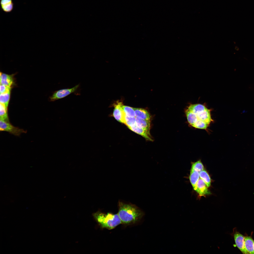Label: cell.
Segmentation results:
<instances>
[{
  "instance_id": "19",
  "label": "cell",
  "mask_w": 254,
  "mask_h": 254,
  "mask_svg": "<svg viewBox=\"0 0 254 254\" xmlns=\"http://www.w3.org/2000/svg\"><path fill=\"white\" fill-rule=\"evenodd\" d=\"M199 173L200 178L204 181L207 187H209L210 185L211 180L208 173L206 171L203 170L200 172Z\"/></svg>"
},
{
  "instance_id": "7",
  "label": "cell",
  "mask_w": 254,
  "mask_h": 254,
  "mask_svg": "<svg viewBox=\"0 0 254 254\" xmlns=\"http://www.w3.org/2000/svg\"><path fill=\"white\" fill-rule=\"evenodd\" d=\"M115 105L113 112V116L115 119L119 122L124 123L125 114L122 108V103L118 102Z\"/></svg>"
},
{
  "instance_id": "8",
  "label": "cell",
  "mask_w": 254,
  "mask_h": 254,
  "mask_svg": "<svg viewBox=\"0 0 254 254\" xmlns=\"http://www.w3.org/2000/svg\"><path fill=\"white\" fill-rule=\"evenodd\" d=\"M204 181L200 178H199L194 190L201 196L210 194Z\"/></svg>"
},
{
  "instance_id": "9",
  "label": "cell",
  "mask_w": 254,
  "mask_h": 254,
  "mask_svg": "<svg viewBox=\"0 0 254 254\" xmlns=\"http://www.w3.org/2000/svg\"><path fill=\"white\" fill-rule=\"evenodd\" d=\"M128 128L132 131L142 136L147 140L152 141H153L150 132L144 129L139 127L136 125Z\"/></svg>"
},
{
  "instance_id": "17",
  "label": "cell",
  "mask_w": 254,
  "mask_h": 254,
  "mask_svg": "<svg viewBox=\"0 0 254 254\" xmlns=\"http://www.w3.org/2000/svg\"><path fill=\"white\" fill-rule=\"evenodd\" d=\"M0 120L9 122L8 113V108L4 104L0 103Z\"/></svg>"
},
{
  "instance_id": "10",
  "label": "cell",
  "mask_w": 254,
  "mask_h": 254,
  "mask_svg": "<svg viewBox=\"0 0 254 254\" xmlns=\"http://www.w3.org/2000/svg\"><path fill=\"white\" fill-rule=\"evenodd\" d=\"M12 75H9L0 72V84L10 87L13 83Z\"/></svg>"
},
{
  "instance_id": "23",
  "label": "cell",
  "mask_w": 254,
  "mask_h": 254,
  "mask_svg": "<svg viewBox=\"0 0 254 254\" xmlns=\"http://www.w3.org/2000/svg\"><path fill=\"white\" fill-rule=\"evenodd\" d=\"M209 125L204 121L198 120L192 127L197 128L206 130Z\"/></svg>"
},
{
  "instance_id": "13",
  "label": "cell",
  "mask_w": 254,
  "mask_h": 254,
  "mask_svg": "<svg viewBox=\"0 0 254 254\" xmlns=\"http://www.w3.org/2000/svg\"><path fill=\"white\" fill-rule=\"evenodd\" d=\"M135 122L136 125L137 126L144 129L150 132V120L143 119L135 117Z\"/></svg>"
},
{
  "instance_id": "12",
  "label": "cell",
  "mask_w": 254,
  "mask_h": 254,
  "mask_svg": "<svg viewBox=\"0 0 254 254\" xmlns=\"http://www.w3.org/2000/svg\"><path fill=\"white\" fill-rule=\"evenodd\" d=\"M134 110L136 117L143 119L150 120V115L146 110L139 108H134Z\"/></svg>"
},
{
  "instance_id": "6",
  "label": "cell",
  "mask_w": 254,
  "mask_h": 254,
  "mask_svg": "<svg viewBox=\"0 0 254 254\" xmlns=\"http://www.w3.org/2000/svg\"><path fill=\"white\" fill-rule=\"evenodd\" d=\"M232 234L235 244L243 254H249L245 246V237L238 232L234 231Z\"/></svg>"
},
{
  "instance_id": "14",
  "label": "cell",
  "mask_w": 254,
  "mask_h": 254,
  "mask_svg": "<svg viewBox=\"0 0 254 254\" xmlns=\"http://www.w3.org/2000/svg\"><path fill=\"white\" fill-rule=\"evenodd\" d=\"M245 246L249 254H254V240L250 236L245 237Z\"/></svg>"
},
{
  "instance_id": "4",
  "label": "cell",
  "mask_w": 254,
  "mask_h": 254,
  "mask_svg": "<svg viewBox=\"0 0 254 254\" xmlns=\"http://www.w3.org/2000/svg\"><path fill=\"white\" fill-rule=\"evenodd\" d=\"M0 131L8 132L14 135L19 136L22 133H26L27 131L12 125L9 122L0 120Z\"/></svg>"
},
{
  "instance_id": "1",
  "label": "cell",
  "mask_w": 254,
  "mask_h": 254,
  "mask_svg": "<svg viewBox=\"0 0 254 254\" xmlns=\"http://www.w3.org/2000/svg\"><path fill=\"white\" fill-rule=\"evenodd\" d=\"M118 213L122 223L126 224H134L139 222L143 218L144 213L136 205L130 203L118 202Z\"/></svg>"
},
{
  "instance_id": "11",
  "label": "cell",
  "mask_w": 254,
  "mask_h": 254,
  "mask_svg": "<svg viewBox=\"0 0 254 254\" xmlns=\"http://www.w3.org/2000/svg\"><path fill=\"white\" fill-rule=\"evenodd\" d=\"M12 0H0V5L2 10L6 13L11 12L14 8Z\"/></svg>"
},
{
  "instance_id": "18",
  "label": "cell",
  "mask_w": 254,
  "mask_h": 254,
  "mask_svg": "<svg viewBox=\"0 0 254 254\" xmlns=\"http://www.w3.org/2000/svg\"><path fill=\"white\" fill-rule=\"evenodd\" d=\"M122 108L124 114L127 116L131 117H136L134 108L123 105Z\"/></svg>"
},
{
  "instance_id": "16",
  "label": "cell",
  "mask_w": 254,
  "mask_h": 254,
  "mask_svg": "<svg viewBox=\"0 0 254 254\" xmlns=\"http://www.w3.org/2000/svg\"><path fill=\"white\" fill-rule=\"evenodd\" d=\"M199 172L196 171H190L189 179L194 190L196 184L199 178Z\"/></svg>"
},
{
  "instance_id": "20",
  "label": "cell",
  "mask_w": 254,
  "mask_h": 254,
  "mask_svg": "<svg viewBox=\"0 0 254 254\" xmlns=\"http://www.w3.org/2000/svg\"><path fill=\"white\" fill-rule=\"evenodd\" d=\"M204 167L200 160L192 163L190 172L196 171L200 172L204 170Z\"/></svg>"
},
{
  "instance_id": "3",
  "label": "cell",
  "mask_w": 254,
  "mask_h": 254,
  "mask_svg": "<svg viewBox=\"0 0 254 254\" xmlns=\"http://www.w3.org/2000/svg\"><path fill=\"white\" fill-rule=\"evenodd\" d=\"M196 115L198 120L202 121L209 125L213 121L211 115V110L205 105L200 104H191L187 109Z\"/></svg>"
},
{
  "instance_id": "21",
  "label": "cell",
  "mask_w": 254,
  "mask_h": 254,
  "mask_svg": "<svg viewBox=\"0 0 254 254\" xmlns=\"http://www.w3.org/2000/svg\"><path fill=\"white\" fill-rule=\"evenodd\" d=\"M10 91L6 93L0 94V103H2L8 108L9 100Z\"/></svg>"
},
{
  "instance_id": "5",
  "label": "cell",
  "mask_w": 254,
  "mask_h": 254,
  "mask_svg": "<svg viewBox=\"0 0 254 254\" xmlns=\"http://www.w3.org/2000/svg\"><path fill=\"white\" fill-rule=\"evenodd\" d=\"M79 86V84L71 88L62 89L56 91L50 97V101H54L64 98L71 94L75 93Z\"/></svg>"
},
{
  "instance_id": "24",
  "label": "cell",
  "mask_w": 254,
  "mask_h": 254,
  "mask_svg": "<svg viewBox=\"0 0 254 254\" xmlns=\"http://www.w3.org/2000/svg\"><path fill=\"white\" fill-rule=\"evenodd\" d=\"M11 87L0 84V94L7 93L10 91Z\"/></svg>"
},
{
  "instance_id": "2",
  "label": "cell",
  "mask_w": 254,
  "mask_h": 254,
  "mask_svg": "<svg viewBox=\"0 0 254 254\" xmlns=\"http://www.w3.org/2000/svg\"><path fill=\"white\" fill-rule=\"evenodd\" d=\"M92 216L102 228L109 230L113 229L122 223L118 214H105L100 211L93 213Z\"/></svg>"
},
{
  "instance_id": "15",
  "label": "cell",
  "mask_w": 254,
  "mask_h": 254,
  "mask_svg": "<svg viewBox=\"0 0 254 254\" xmlns=\"http://www.w3.org/2000/svg\"><path fill=\"white\" fill-rule=\"evenodd\" d=\"M188 121L192 126L198 120V118L196 114L187 109L185 111Z\"/></svg>"
},
{
  "instance_id": "22",
  "label": "cell",
  "mask_w": 254,
  "mask_h": 254,
  "mask_svg": "<svg viewBox=\"0 0 254 254\" xmlns=\"http://www.w3.org/2000/svg\"><path fill=\"white\" fill-rule=\"evenodd\" d=\"M124 124L127 126L128 127L135 125V117H129L125 115Z\"/></svg>"
}]
</instances>
